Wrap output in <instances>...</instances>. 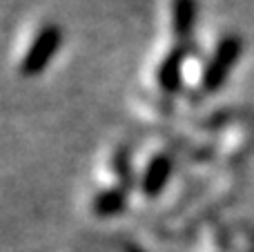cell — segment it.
Instances as JSON below:
<instances>
[{"label": "cell", "mask_w": 254, "mask_h": 252, "mask_svg": "<svg viewBox=\"0 0 254 252\" xmlns=\"http://www.w3.org/2000/svg\"><path fill=\"white\" fill-rule=\"evenodd\" d=\"M241 54H243L241 36L228 34L219 40L214 54L210 56V61H207V65H205V71H203V89H205L207 94H214L223 87Z\"/></svg>", "instance_id": "cell-1"}, {"label": "cell", "mask_w": 254, "mask_h": 252, "mask_svg": "<svg viewBox=\"0 0 254 252\" xmlns=\"http://www.w3.org/2000/svg\"><path fill=\"white\" fill-rule=\"evenodd\" d=\"M63 45V29L56 22H47L38 29L36 38L31 40L29 49L25 52L20 61V74L27 78H34V76L43 74L47 69V65L54 61V56L58 54Z\"/></svg>", "instance_id": "cell-2"}, {"label": "cell", "mask_w": 254, "mask_h": 252, "mask_svg": "<svg viewBox=\"0 0 254 252\" xmlns=\"http://www.w3.org/2000/svg\"><path fill=\"white\" fill-rule=\"evenodd\" d=\"M172 170H174V161L165 152L156 154L149 161L143 177H140V190H143V194L147 199H154V196H158L165 190V186L172 179Z\"/></svg>", "instance_id": "cell-3"}, {"label": "cell", "mask_w": 254, "mask_h": 252, "mask_svg": "<svg viewBox=\"0 0 254 252\" xmlns=\"http://www.w3.org/2000/svg\"><path fill=\"white\" fill-rule=\"evenodd\" d=\"M198 2L196 0H172V31L179 47L188 49L194 38Z\"/></svg>", "instance_id": "cell-4"}, {"label": "cell", "mask_w": 254, "mask_h": 252, "mask_svg": "<svg viewBox=\"0 0 254 252\" xmlns=\"http://www.w3.org/2000/svg\"><path fill=\"white\" fill-rule=\"evenodd\" d=\"M185 54L188 49L179 47L176 45L170 54L161 61L158 65V71H156V78H158V85L165 94H179L183 89V61H185Z\"/></svg>", "instance_id": "cell-5"}, {"label": "cell", "mask_w": 254, "mask_h": 252, "mask_svg": "<svg viewBox=\"0 0 254 252\" xmlns=\"http://www.w3.org/2000/svg\"><path fill=\"white\" fill-rule=\"evenodd\" d=\"M125 208H127V190L121 186L107 188V190L98 192L92 199V212L101 219L119 217Z\"/></svg>", "instance_id": "cell-6"}, {"label": "cell", "mask_w": 254, "mask_h": 252, "mask_svg": "<svg viewBox=\"0 0 254 252\" xmlns=\"http://www.w3.org/2000/svg\"><path fill=\"white\" fill-rule=\"evenodd\" d=\"M112 168H114V174L119 179V186L129 190V188L136 186V174L134 168H131V152L127 145L116 147L114 156H112Z\"/></svg>", "instance_id": "cell-7"}, {"label": "cell", "mask_w": 254, "mask_h": 252, "mask_svg": "<svg viewBox=\"0 0 254 252\" xmlns=\"http://www.w3.org/2000/svg\"><path fill=\"white\" fill-rule=\"evenodd\" d=\"M123 252H145L143 248H138V246H134V244H129V246H125Z\"/></svg>", "instance_id": "cell-8"}]
</instances>
